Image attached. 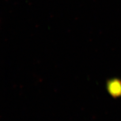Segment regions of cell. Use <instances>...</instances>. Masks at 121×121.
<instances>
[{"label":"cell","mask_w":121,"mask_h":121,"mask_svg":"<svg viewBox=\"0 0 121 121\" xmlns=\"http://www.w3.org/2000/svg\"><path fill=\"white\" fill-rule=\"evenodd\" d=\"M108 93L113 97H121V80L119 78H112L109 80L107 84Z\"/></svg>","instance_id":"cell-1"}]
</instances>
